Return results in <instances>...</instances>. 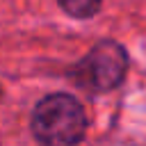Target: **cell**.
<instances>
[{
    "mask_svg": "<svg viewBox=\"0 0 146 146\" xmlns=\"http://www.w3.org/2000/svg\"><path fill=\"white\" fill-rule=\"evenodd\" d=\"M32 132L43 144H75L87 132V114L73 96L50 94L34 107Z\"/></svg>",
    "mask_w": 146,
    "mask_h": 146,
    "instance_id": "obj_1",
    "label": "cell"
},
{
    "mask_svg": "<svg viewBox=\"0 0 146 146\" xmlns=\"http://www.w3.org/2000/svg\"><path fill=\"white\" fill-rule=\"evenodd\" d=\"M128 68V55L116 41H100L96 43L89 55L75 66L73 78L94 91H107L114 89Z\"/></svg>",
    "mask_w": 146,
    "mask_h": 146,
    "instance_id": "obj_2",
    "label": "cell"
},
{
    "mask_svg": "<svg viewBox=\"0 0 146 146\" xmlns=\"http://www.w3.org/2000/svg\"><path fill=\"white\" fill-rule=\"evenodd\" d=\"M59 5L75 18H91L100 9V0H59Z\"/></svg>",
    "mask_w": 146,
    "mask_h": 146,
    "instance_id": "obj_3",
    "label": "cell"
}]
</instances>
